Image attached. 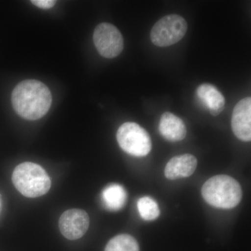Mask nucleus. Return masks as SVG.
Instances as JSON below:
<instances>
[{
  "label": "nucleus",
  "instance_id": "f257e3e1",
  "mask_svg": "<svg viewBox=\"0 0 251 251\" xmlns=\"http://www.w3.org/2000/svg\"><path fill=\"white\" fill-rule=\"evenodd\" d=\"M52 100L49 87L36 80L20 82L11 95L15 111L27 120H37L44 117L50 108Z\"/></svg>",
  "mask_w": 251,
  "mask_h": 251
},
{
  "label": "nucleus",
  "instance_id": "f03ea898",
  "mask_svg": "<svg viewBox=\"0 0 251 251\" xmlns=\"http://www.w3.org/2000/svg\"><path fill=\"white\" fill-rule=\"evenodd\" d=\"M202 197L210 205L232 209L242 201V189L239 182L228 175L212 176L203 185Z\"/></svg>",
  "mask_w": 251,
  "mask_h": 251
},
{
  "label": "nucleus",
  "instance_id": "7ed1b4c3",
  "mask_svg": "<svg viewBox=\"0 0 251 251\" xmlns=\"http://www.w3.org/2000/svg\"><path fill=\"white\" fill-rule=\"evenodd\" d=\"M15 187L25 197H41L49 192L51 180L45 170L39 165L25 162L18 165L12 175Z\"/></svg>",
  "mask_w": 251,
  "mask_h": 251
},
{
  "label": "nucleus",
  "instance_id": "20e7f679",
  "mask_svg": "<svg viewBox=\"0 0 251 251\" xmlns=\"http://www.w3.org/2000/svg\"><path fill=\"white\" fill-rule=\"evenodd\" d=\"M117 140L120 148L131 156H147L152 148L148 131L135 122L123 124L117 130Z\"/></svg>",
  "mask_w": 251,
  "mask_h": 251
},
{
  "label": "nucleus",
  "instance_id": "39448f33",
  "mask_svg": "<svg viewBox=\"0 0 251 251\" xmlns=\"http://www.w3.org/2000/svg\"><path fill=\"white\" fill-rule=\"evenodd\" d=\"M187 29V23L184 18L170 14L157 21L151 29L150 38L155 46L168 47L181 41Z\"/></svg>",
  "mask_w": 251,
  "mask_h": 251
},
{
  "label": "nucleus",
  "instance_id": "423d86ee",
  "mask_svg": "<svg viewBox=\"0 0 251 251\" xmlns=\"http://www.w3.org/2000/svg\"><path fill=\"white\" fill-rule=\"evenodd\" d=\"M93 40L99 54L105 58L116 57L124 49V39L121 32L110 23L99 24L94 29Z\"/></svg>",
  "mask_w": 251,
  "mask_h": 251
},
{
  "label": "nucleus",
  "instance_id": "0eeeda50",
  "mask_svg": "<svg viewBox=\"0 0 251 251\" xmlns=\"http://www.w3.org/2000/svg\"><path fill=\"white\" fill-rule=\"evenodd\" d=\"M90 226V217L82 209H72L63 213L59 221L61 233L69 240H76L85 235Z\"/></svg>",
  "mask_w": 251,
  "mask_h": 251
},
{
  "label": "nucleus",
  "instance_id": "6e6552de",
  "mask_svg": "<svg viewBox=\"0 0 251 251\" xmlns=\"http://www.w3.org/2000/svg\"><path fill=\"white\" fill-rule=\"evenodd\" d=\"M231 125L234 134L244 142L251 140V99L239 100L232 112Z\"/></svg>",
  "mask_w": 251,
  "mask_h": 251
},
{
  "label": "nucleus",
  "instance_id": "1a4fd4ad",
  "mask_svg": "<svg viewBox=\"0 0 251 251\" xmlns=\"http://www.w3.org/2000/svg\"><path fill=\"white\" fill-rule=\"evenodd\" d=\"M198 166L197 158L186 153L173 157L167 163L165 175L168 179L175 180L191 176Z\"/></svg>",
  "mask_w": 251,
  "mask_h": 251
},
{
  "label": "nucleus",
  "instance_id": "9d476101",
  "mask_svg": "<svg viewBox=\"0 0 251 251\" xmlns=\"http://www.w3.org/2000/svg\"><path fill=\"white\" fill-rule=\"evenodd\" d=\"M158 130L165 139L171 142L184 140L187 133L186 125L183 120L169 112H164L162 115Z\"/></svg>",
  "mask_w": 251,
  "mask_h": 251
},
{
  "label": "nucleus",
  "instance_id": "9b49d317",
  "mask_svg": "<svg viewBox=\"0 0 251 251\" xmlns=\"http://www.w3.org/2000/svg\"><path fill=\"white\" fill-rule=\"evenodd\" d=\"M196 94L209 109L212 116H217L224 110L226 99L215 86L209 83L202 84L198 87Z\"/></svg>",
  "mask_w": 251,
  "mask_h": 251
},
{
  "label": "nucleus",
  "instance_id": "f8f14e48",
  "mask_svg": "<svg viewBox=\"0 0 251 251\" xmlns=\"http://www.w3.org/2000/svg\"><path fill=\"white\" fill-rule=\"evenodd\" d=\"M101 198L103 205L109 210H120L126 202V191L121 185L110 184L103 190Z\"/></svg>",
  "mask_w": 251,
  "mask_h": 251
},
{
  "label": "nucleus",
  "instance_id": "ddd939ff",
  "mask_svg": "<svg viewBox=\"0 0 251 251\" xmlns=\"http://www.w3.org/2000/svg\"><path fill=\"white\" fill-rule=\"evenodd\" d=\"M105 251H140V249L134 237L129 234H122L110 239Z\"/></svg>",
  "mask_w": 251,
  "mask_h": 251
},
{
  "label": "nucleus",
  "instance_id": "4468645a",
  "mask_svg": "<svg viewBox=\"0 0 251 251\" xmlns=\"http://www.w3.org/2000/svg\"><path fill=\"white\" fill-rule=\"evenodd\" d=\"M138 211L142 219L145 221H153L160 215V209L154 200L150 197L140 198L138 201Z\"/></svg>",
  "mask_w": 251,
  "mask_h": 251
},
{
  "label": "nucleus",
  "instance_id": "2eb2a0df",
  "mask_svg": "<svg viewBox=\"0 0 251 251\" xmlns=\"http://www.w3.org/2000/svg\"><path fill=\"white\" fill-rule=\"evenodd\" d=\"M31 2L41 9H49L53 7L57 1L54 0H32Z\"/></svg>",
  "mask_w": 251,
  "mask_h": 251
},
{
  "label": "nucleus",
  "instance_id": "dca6fc26",
  "mask_svg": "<svg viewBox=\"0 0 251 251\" xmlns=\"http://www.w3.org/2000/svg\"><path fill=\"white\" fill-rule=\"evenodd\" d=\"M0 204H1V202H0Z\"/></svg>",
  "mask_w": 251,
  "mask_h": 251
}]
</instances>
